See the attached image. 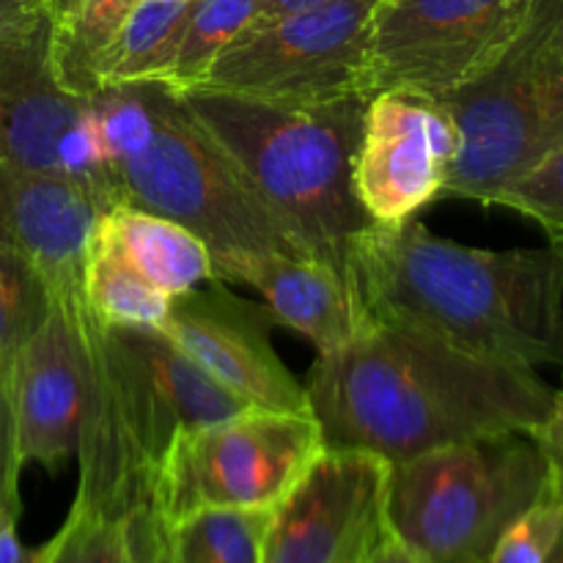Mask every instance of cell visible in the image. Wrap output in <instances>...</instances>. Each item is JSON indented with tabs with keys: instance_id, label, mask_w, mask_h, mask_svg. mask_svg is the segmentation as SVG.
I'll return each mask as SVG.
<instances>
[{
	"instance_id": "3",
	"label": "cell",
	"mask_w": 563,
	"mask_h": 563,
	"mask_svg": "<svg viewBox=\"0 0 563 563\" xmlns=\"http://www.w3.org/2000/svg\"><path fill=\"white\" fill-rule=\"evenodd\" d=\"M64 311L80 330L88 363L75 500L124 520L152 500L159 467L181 434L247 405L207 377L159 328L102 324L86 300Z\"/></svg>"
},
{
	"instance_id": "13",
	"label": "cell",
	"mask_w": 563,
	"mask_h": 563,
	"mask_svg": "<svg viewBox=\"0 0 563 563\" xmlns=\"http://www.w3.org/2000/svg\"><path fill=\"white\" fill-rule=\"evenodd\" d=\"M460 135L429 93L388 88L368 97L355 154V192L374 225L407 223L440 201Z\"/></svg>"
},
{
	"instance_id": "5",
	"label": "cell",
	"mask_w": 563,
	"mask_h": 563,
	"mask_svg": "<svg viewBox=\"0 0 563 563\" xmlns=\"http://www.w3.org/2000/svg\"><path fill=\"white\" fill-rule=\"evenodd\" d=\"M176 93L247 192L300 251L346 278L352 245L374 225L355 192V154L368 97L280 104L209 88H176Z\"/></svg>"
},
{
	"instance_id": "9",
	"label": "cell",
	"mask_w": 563,
	"mask_h": 563,
	"mask_svg": "<svg viewBox=\"0 0 563 563\" xmlns=\"http://www.w3.org/2000/svg\"><path fill=\"white\" fill-rule=\"evenodd\" d=\"M383 0H335L256 22L218 55L196 88L280 104L372 97V27Z\"/></svg>"
},
{
	"instance_id": "12",
	"label": "cell",
	"mask_w": 563,
	"mask_h": 563,
	"mask_svg": "<svg viewBox=\"0 0 563 563\" xmlns=\"http://www.w3.org/2000/svg\"><path fill=\"white\" fill-rule=\"evenodd\" d=\"M388 462L324 449L269 515L262 563H366L390 533Z\"/></svg>"
},
{
	"instance_id": "25",
	"label": "cell",
	"mask_w": 563,
	"mask_h": 563,
	"mask_svg": "<svg viewBox=\"0 0 563 563\" xmlns=\"http://www.w3.org/2000/svg\"><path fill=\"white\" fill-rule=\"evenodd\" d=\"M38 563H132L124 520L75 500L60 531L38 548Z\"/></svg>"
},
{
	"instance_id": "18",
	"label": "cell",
	"mask_w": 563,
	"mask_h": 563,
	"mask_svg": "<svg viewBox=\"0 0 563 563\" xmlns=\"http://www.w3.org/2000/svg\"><path fill=\"white\" fill-rule=\"evenodd\" d=\"M82 295L93 317L113 328H159L170 306V297L132 262L104 212L88 240Z\"/></svg>"
},
{
	"instance_id": "21",
	"label": "cell",
	"mask_w": 563,
	"mask_h": 563,
	"mask_svg": "<svg viewBox=\"0 0 563 563\" xmlns=\"http://www.w3.org/2000/svg\"><path fill=\"white\" fill-rule=\"evenodd\" d=\"M190 5L141 0L104 55L102 88L168 80Z\"/></svg>"
},
{
	"instance_id": "6",
	"label": "cell",
	"mask_w": 563,
	"mask_h": 563,
	"mask_svg": "<svg viewBox=\"0 0 563 563\" xmlns=\"http://www.w3.org/2000/svg\"><path fill=\"white\" fill-rule=\"evenodd\" d=\"M440 102L460 135L440 198L493 207L563 148V0H537L509 47Z\"/></svg>"
},
{
	"instance_id": "20",
	"label": "cell",
	"mask_w": 563,
	"mask_h": 563,
	"mask_svg": "<svg viewBox=\"0 0 563 563\" xmlns=\"http://www.w3.org/2000/svg\"><path fill=\"white\" fill-rule=\"evenodd\" d=\"M141 0H47L49 55L58 80L80 97L102 88V60Z\"/></svg>"
},
{
	"instance_id": "23",
	"label": "cell",
	"mask_w": 563,
	"mask_h": 563,
	"mask_svg": "<svg viewBox=\"0 0 563 563\" xmlns=\"http://www.w3.org/2000/svg\"><path fill=\"white\" fill-rule=\"evenodd\" d=\"M262 0H192L168 71L170 88H196L218 55L258 20Z\"/></svg>"
},
{
	"instance_id": "29",
	"label": "cell",
	"mask_w": 563,
	"mask_h": 563,
	"mask_svg": "<svg viewBox=\"0 0 563 563\" xmlns=\"http://www.w3.org/2000/svg\"><path fill=\"white\" fill-rule=\"evenodd\" d=\"M20 471L14 416L9 396V363L0 361V515H20Z\"/></svg>"
},
{
	"instance_id": "32",
	"label": "cell",
	"mask_w": 563,
	"mask_h": 563,
	"mask_svg": "<svg viewBox=\"0 0 563 563\" xmlns=\"http://www.w3.org/2000/svg\"><path fill=\"white\" fill-rule=\"evenodd\" d=\"M16 517L0 515V563H38V550H27L16 537Z\"/></svg>"
},
{
	"instance_id": "22",
	"label": "cell",
	"mask_w": 563,
	"mask_h": 563,
	"mask_svg": "<svg viewBox=\"0 0 563 563\" xmlns=\"http://www.w3.org/2000/svg\"><path fill=\"white\" fill-rule=\"evenodd\" d=\"M273 509H196L168 520L176 563H262Z\"/></svg>"
},
{
	"instance_id": "15",
	"label": "cell",
	"mask_w": 563,
	"mask_h": 563,
	"mask_svg": "<svg viewBox=\"0 0 563 563\" xmlns=\"http://www.w3.org/2000/svg\"><path fill=\"white\" fill-rule=\"evenodd\" d=\"M9 396L22 467L55 473L77 456L88 412V363L80 330L58 302L9 363Z\"/></svg>"
},
{
	"instance_id": "24",
	"label": "cell",
	"mask_w": 563,
	"mask_h": 563,
	"mask_svg": "<svg viewBox=\"0 0 563 563\" xmlns=\"http://www.w3.org/2000/svg\"><path fill=\"white\" fill-rule=\"evenodd\" d=\"M53 291L36 264L0 242V361L11 363L20 346L49 317Z\"/></svg>"
},
{
	"instance_id": "31",
	"label": "cell",
	"mask_w": 563,
	"mask_h": 563,
	"mask_svg": "<svg viewBox=\"0 0 563 563\" xmlns=\"http://www.w3.org/2000/svg\"><path fill=\"white\" fill-rule=\"evenodd\" d=\"M47 14V0H0V33L16 31Z\"/></svg>"
},
{
	"instance_id": "4",
	"label": "cell",
	"mask_w": 563,
	"mask_h": 563,
	"mask_svg": "<svg viewBox=\"0 0 563 563\" xmlns=\"http://www.w3.org/2000/svg\"><path fill=\"white\" fill-rule=\"evenodd\" d=\"M121 203L176 220L207 242L214 280L247 264L306 256L196 124L168 82L104 86L91 97Z\"/></svg>"
},
{
	"instance_id": "34",
	"label": "cell",
	"mask_w": 563,
	"mask_h": 563,
	"mask_svg": "<svg viewBox=\"0 0 563 563\" xmlns=\"http://www.w3.org/2000/svg\"><path fill=\"white\" fill-rule=\"evenodd\" d=\"M335 3V0H262V11H258V20H275V16L284 14H295V11H306V9H319V5ZM253 22V25H256Z\"/></svg>"
},
{
	"instance_id": "1",
	"label": "cell",
	"mask_w": 563,
	"mask_h": 563,
	"mask_svg": "<svg viewBox=\"0 0 563 563\" xmlns=\"http://www.w3.org/2000/svg\"><path fill=\"white\" fill-rule=\"evenodd\" d=\"M324 449L394 462L489 434H533L555 388L539 372L467 355L432 335L374 322L319 355L306 379Z\"/></svg>"
},
{
	"instance_id": "16",
	"label": "cell",
	"mask_w": 563,
	"mask_h": 563,
	"mask_svg": "<svg viewBox=\"0 0 563 563\" xmlns=\"http://www.w3.org/2000/svg\"><path fill=\"white\" fill-rule=\"evenodd\" d=\"M102 203L82 185L0 159V242L31 258L58 306L82 297V264Z\"/></svg>"
},
{
	"instance_id": "8",
	"label": "cell",
	"mask_w": 563,
	"mask_h": 563,
	"mask_svg": "<svg viewBox=\"0 0 563 563\" xmlns=\"http://www.w3.org/2000/svg\"><path fill=\"white\" fill-rule=\"evenodd\" d=\"M322 451L313 412L247 407L176 440L152 504L165 520L196 509H275Z\"/></svg>"
},
{
	"instance_id": "14",
	"label": "cell",
	"mask_w": 563,
	"mask_h": 563,
	"mask_svg": "<svg viewBox=\"0 0 563 563\" xmlns=\"http://www.w3.org/2000/svg\"><path fill=\"white\" fill-rule=\"evenodd\" d=\"M275 319L264 302L231 295L223 280L170 297L163 330L207 377L247 407L311 412L306 385L273 346Z\"/></svg>"
},
{
	"instance_id": "19",
	"label": "cell",
	"mask_w": 563,
	"mask_h": 563,
	"mask_svg": "<svg viewBox=\"0 0 563 563\" xmlns=\"http://www.w3.org/2000/svg\"><path fill=\"white\" fill-rule=\"evenodd\" d=\"M104 214L137 269L168 297L185 295L214 280L207 242L181 223L130 203H119Z\"/></svg>"
},
{
	"instance_id": "10",
	"label": "cell",
	"mask_w": 563,
	"mask_h": 563,
	"mask_svg": "<svg viewBox=\"0 0 563 563\" xmlns=\"http://www.w3.org/2000/svg\"><path fill=\"white\" fill-rule=\"evenodd\" d=\"M0 159L77 181L104 212L121 203L91 97L55 75L47 14L0 33Z\"/></svg>"
},
{
	"instance_id": "35",
	"label": "cell",
	"mask_w": 563,
	"mask_h": 563,
	"mask_svg": "<svg viewBox=\"0 0 563 563\" xmlns=\"http://www.w3.org/2000/svg\"><path fill=\"white\" fill-rule=\"evenodd\" d=\"M548 563H563V531H561L559 542H555L553 553H550V559H548Z\"/></svg>"
},
{
	"instance_id": "7",
	"label": "cell",
	"mask_w": 563,
	"mask_h": 563,
	"mask_svg": "<svg viewBox=\"0 0 563 563\" xmlns=\"http://www.w3.org/2000/svg\"><path fill=\"white\" fill-rule=\"evenodd\" d=\"M550 482L533 434H489L388 465L385 517L429 563H487L500 533Z\"/></svg>"
},
{
	"instance_id": "33",
	"label": "cell",
	"mask_w": 563,
	"mask_h": 563,
	"mask_svg": "<svg viewBox=\"0 0 563 563\" xmlns=\"http://www.w3.org/2000/svg\"><path fill=\"white\" fill-rule=\"evenodd\" d=\"M366 563H429V561L423 559V555H418L412 548H407L405 542H399L394 533H388V537L377 544V550L368 555Z\"/></svg>"
},
{
	"instance_id": "2",
	"label": "cell",
	"mask_w": 563,
	"mask_h": 563,
	"mask_svg": "<svg viewBox=\"0 0 563 563\" xmlns=\"http://www.w3.org/2000/svg\"><path fill=\"white\" fill-rule=\"evenodd\" d=\"M346 278L374 322L504 366L563 368V245L467 247L412 218L368 225L346 256Z\"/></svg>"
},
{
	"instance_id": "30",
	"label": "cell",
	"mask_w": 563,
	"mask_h": 563,
	"mask_svg": "<svg viewBox=\"0 0 563 563\" xmlns=\"http://www.w3.org/2000/svg\"><path fill=\"white\" fill-rule=\"evenodd\" d=\"M533 438H537L539 449H542L544 456H548L550 476H553L555 487L563 493V377L559 388H555L553 407H550L542 427L533 432Z\"/></svg>"
},
{
	"instance_id": "27",
	"label": "cell",
	"mask_w": 563,
	"mask_h": 563,
	"mask_svg": "<svg viewBox=\"0 0 563 563\" xmlns=\"http://www.w3.org/2000/svg\"><path fill=\"white\" fill-rule=\"evenodd\" d=\"M493 207L520 212L542 225L553 245H563V148L504 187Z\"/></svg>"
},
{
	"instance_id": "26",
	"label": "cell",
	"mask_w": 563,
	"mask_h": 563,
	"mask_svg": "<svg viewBox=\"0 0 563 563\" xmlns=\"http://www.w3.org/2000/svg\"><path fill=\"white\" fill-rule=\"evenodd\" d=\"M563 531V493L550 476L544 493L500 533L487 563H548Z\"/></svg>"
},
{
	"instance_id": "36",
	"label": "cell",
	"mask_w": 563,
	"mask_h": 563,
	"mask_svg": "<svg viewBox=\"0 0 563 563\" xmlns=\"http://www.w3.org/2000/svg\"><path fill=\"white\" fill-rule=\"evenodd\" d=\"M157 3H192V0H157Z\"/></svg>"
},
{
	"instance_id": "28",
	"label": "cell",
	"mask_w": 563,
	"mask_h": 563,
	"mask_svg": "<svg viewBox=\"0 0 563 563\" xmlns=\"http://www.w3.org/2000/svg\"><path fill=\"white\" fill-rule=\"evenodd\" d=\"M124 531L132 563H176L168 537V520L152 500L124 517Z\"/></svg>"
},
{
	"instance_id": "17",
	"label": "cell",
	"mask_w": 563,
	"mask_h": 563,
	"mask_svg": "<svg viewBox=\"0 0 563 563\" xmlns=\"http://www.w3.org/2000/svg\"><path fill=\"white\" fill-rule=\"evenodd\" d=\"M236 284L262 297L275 324L311 341L319 355L352 344L374 324L355 286L313 256H267L247 264Z\"/></svg>"
},
{
	"instance_id": "11",
	"label": "cell",
	"mask_w": 563,
	"mask_h": 563,
	"mask_svg": "<svg viewBox=\"0 0 563 563\" xmlns=\"http://www.w3.org/2000/svg\"><path fill=\"white\" fill-rule=\"evenodd\" d=\"M537 0H383L374 14L368 86L440 99L487 69Z\"/></svg>"
}]
</instances>
